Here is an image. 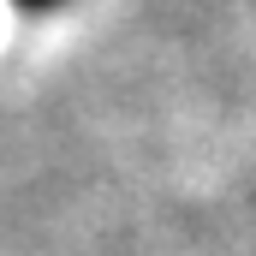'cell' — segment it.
Returning <instances> with one entry per match:
<instances>
[{
    "instance_id": "cell-1",
    "label": "cell",
    "mask_w": 256,
    "mask_h": 256,
    "mask_svg": "<svg viewBox=\"0 0 256 256\" xmlns=\"http://www.w3.org/2000/svg\"><path fill=\"white\" fill-rule=\"evenodd\" d=\"M30 6H48V0H30Z\"/></svg>"
}]
</instances>
